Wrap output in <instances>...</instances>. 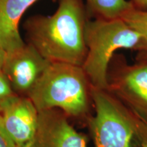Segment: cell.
<instances>
[{"mask_svg": "<svg viewBox=\"0 0 147 147\" xmlns=\"http://www.w3.org/2000/svg\"><path fill=\"white\" fill-rule=\"evenodd\" d=\"M88 14L82 0H58L50 16L36 14L23 24L27 43L51 62L82 66L87 53Z\"/></svg>", "mask_w": 147, "mask_h": 147, "instance_id": "obj_1", "label": "cell"}, {"mask_svg": "<svg viewBox=\"0 0 147 147\" xmlns=\"http://www.w3.org/2000/svg\"><path fill=\"white\" fill-rule=\"evenodd\" d=\"M91 89L82 66L50 62L28 97L39 112L59 109L87 125L93 115Z\"/></svg>", "mask_w": 147, "mask_h": 147, "instance_id": "obj_2", "label": "cell"}, {"mask_svg": "<svg viewBox=\"0 0 147 147\" xmlns=\"http://www.w3.org/2000/svg\"><path fill=\"white\" fill-rule=\"evenodd\" d=\"M94 113L87 125L93 147H147V122L107 89H91Z\"/></svg>", "mask_w": 147, "mask_h": 147, "instance_id": "obj_3", "label": "cell"}, {"mask_svg": "<svg viewBox=\"0 0 147 147\" xmlns=\"http://www.w3.org/2000/svg\"><path fill=\"white\" fill-rule=\"evenodd\" d=\"M85 43L87 53L82 69L93 87L106 89L112 58L121 49L140 51L142 37L122 18H93L86 25Z\"/></svg>", "mask_w": 147, "mask_h": 147, "instance_id": "obj_4", "label": "cell"}, {"mask_svg": "<svg viewBox=\"0 0 147 147\" xmlns=\"http://www.w3.org/2000/svg\"><path fill=\"white\" fill-rule=\"evenodd\" d=\"M107 83L108 91L147 122V61L129 64L117 53L108 65Z\"/></svg>", "mask_w": 147, "mask_h": 147, "instance_id": "obj_5", "label": "cell"}, {"mask_svg": "<svg viewBox=\"0 0 147 147\" xmlns=\"http://www.w3.org/2000/svg\"><path fill=\"white\" fill-rule=\"evenodd\" d=\"M50 62L27 42L6 52L2 72L16 95L28 97Z\"/></svg>", "mask_w": 147, "mask_h": 147, "instance_id": "obj_6", "label": "cell"}, {"mask_svg": "<svg viewBox=\"0 0 147 147\" xmlns=\"http://www.w3.org/2000/svg\"><path fill=\"white\" fill-rule=\"evenodd\" d=\"M5 131L14 147H32L39 111L29 97L14 95L0 113Z\"/></svg>", "mask_w": 147, "mask_h": 147, "instance_id": "obj_7", "label": "cell"}, {"mask_svg": "<svg viewBox=\"0 0 147 147\" xmlns=\"http://www.w3.org/2000/svg\"><path fill=\"white\" fill-rule=\"evenodd\" d=\"M87 135L77 131L70 119L59 109L39 112L32 147H87Z\"/></svg>", "mask_w": 147, "mask_h": 147, "instance_id": "obj_8", "label": "cell"}, {"mask_svg": "<svg viewBox=\"0 0 147 147\" xmlns=\"http://www.w3.org/2000/svg\"><path fill=\"white\" fill-rule=\"evenodd\" d=\"M38 0H0V44L5 52L23 47L19 22L25 11Z\"/></svg>", "mask_w": 147, "mask_h": 147, "instance_id": "obj_9", "label": "cell"}, {"mask_svg": "<svg viewBox=\"0 0 147 147\" xmlns=\"http://www.w3.org/2000/svg\"><path fill=\"white\" fill-rule=\"evenodd\" d=\"M88 15L93 18L115 19L121 18L134 8L131 1L127 0H85Z\"/></svg>", "mask_w": 147, "mask_h": 147, "instance_id": "obj_10", "label": "cell"}, {"mask_svg": "<svg viewBox=\"0 0 147 147\" xmlns=\"http://www.w3.org/2000/svg\"><path fill=\"white\" fill-rule=\"evenodd\" d=\"M121 18L142 37L141 48L138 52L147 51V11L134 8L125 14Z\"/></svg>", "mask_w": 147, "mask_h": 147, "instance_id": "obj_11", "label": "cell"}, {"mask_svg": "<svg viewBox=\"0 0 147 147\" xmlns=\"http://www.w3.org/2000/svg\"><path fill=\"white\" fill-rule=\"evenodd\" d=\"M14 95H15V93L12 91L2 71H0V113L5 106V103Z\"/></svg>", "mask_w": 147, "mask_h": 147, "instance_id": "obj_12", "label": "cell"}, {"mask_svg": "<svg viewBox=\"0 0 147 147\" xmlns=\"http://www.w3.org/2000/svg\"><path fill=\"white\" fill-rule=\"evenodd\" d=\"M0 147H14L3 127L0 116Z\"/></svg>", "mask_w": 147, "mask_h": 147, "instance_id": "obj_13", "label": "cell"}, {"mask_svg": "<svg viewBox=\"0 0 147 147\" xmlns=\"http://www.w3.org/2000/svg\"><path fill=\"white\" fill-rule=\"evenodd\" d=\"M131 1L136 9L147 11V0H131Z\"/></svg>", "mask_w": 147, "mask_h": 147, "instance_id": "obj_14", "label": "cell"}, {"mask_svg": "<svg viewBox=\"0 0 147 147\" xmlns=\"http://www.w3.org/2000/svg\"><path fill=\"white\" fill-rule=\"evenodd\" d=\"M5 51L3 49L2 46L0 44V71H2V67L4 63V59L5 57Z\"/></svg>", "mask_w": 147, "mask_h": 147, "instance_id": "obj_15", "label": "cell"}, {"mask_svg": "<svg viewBox=\"0 0 147 147\" xmlns=\"http://www.w3.org/2000/svg\"><path fill=\"white\" fill-rule=\"evenodd\" d=\"M136 60H142L147 61V51H140L138 53Z\"/></svg>", "mask_w": 147, "mask_h": 147, "instance_id": "obj_16", "label": "cell"}]
</instances>
